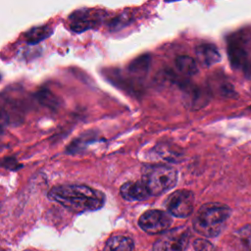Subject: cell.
Masks as SVG:
<instances>
[{
  "instance_id": "obj_1",
  "label": "cell",
  "mask_w": 251,
  "mask_h": 251,
  "mask_svg": "<svg viewBox=\"0 0 251 251\" xmlns=\"http://www.w3.org/2000/svg\"><path fill=\"white\" fill-rule=\"evenodd\" d=\"M48 198L75 213L95 211L105 203V195L83 184H62L51 188Z\"/></svg>"
},
{
  "instance_id": "obj_2",
  "label": "cell",
  "mask_w": 251,
  "mask_h": 251,
  "mask_svg": "<svg viewBox=\"0 0 251 251\" xmlns=\"http://www.w3.org/2000/svg\"><path fill=\"white\" fill-rule=\"evenodd\" d=\"M229 215L228 206L218 202L206 203L196 212L192 225L199 234L214 237L223 231Z\"/></svg>"
},
{
  "instance_id": "obj_3",
  "label": "cell",
  "mask_w": 251,
  "mask_h": 251,
  "mask_svg": "<svg viewBox=\"0 0 251 251\" xmlns=\"http://www.w3.org/2000/svg\"><path fill=\"white\" fill-rule=\"evenodd\" d=\"M176 180L177 172L171 166H147L142 173V181L151 196H157L168 191L176 185Z\"/></svg>"
},
{
  "instance_id": "obj_4",
  "label": "cell",
  "mask_w": 251,
  "mask_h": 251,
  "mask_svg": "<svg viewBox=\"0 0 251 251\" xmlns=\"http://www.w3.org/2000/svg\"><path fill=\"white\" fill-rule=\"evenodd\" d=\"M189 237V230L185 226L167 230L154 242L153 251H184Z\"/></svg>"
},
{
  "instance_id": "obj_5",
  "label": "cell",
  "mask_w": 251,
  "mask_h": 251,
  "mask_svg": "<svg viewBox=\"0 0 251 251\" xmlns=\"http://www.w3.org/2000/svg\"><path fill=\"white\" fill-rule=\"evenodd\" d=\"M166 208L175 217L186 218L192 211L194 206V195L191 191L180 189L169 195L166 202Z\"/></svg>"
},
{
  "instance_id": "obj_6",
  "label": "cell",
  "mask_w": 251,
  "mask_h": 251,
  "mask_svg": "<svg viewBox=\"0 0 251 251\" xmlns=\"http://www.w3.org/2000/svg\"><path fill=\"white\" fill-rule=\"evenodd\" d=\"M139 226L149 234L163 233L172 225L170 215L161 210H149L143 213L138 220Z\"/></svg>"
},
{
  "instance_id": "obj_7",
  "label": "cell",
  "mask_w": 251,
  "mask_h": 251,
  "mask_svg": "<svg viewBox=\"0 0 251 251\" xmlns=\"http://www.w3.org/2000/svg\"><path fill=\"white\" fill-rule=\"evenodd\" d=\"M227 55L232 68L241 71L245 76L251 78V57L239 39L235 37L229 39Z\"/></svg>"
},
{
  "instance_id": "obj_8",
  "label": "cell",
  "mask_w": 251,
  "mask_h": 251,
  "mask_svg": "<svg viewBox=\"0 0 251 251\" xmlns=\"http://www.w3.org/2000/svg\"><path fill=\"white\" fill-rule=\"evenodd\" d=\"M178 85L184 92V101L188 107L192 109H200L205 107L209 102L210 94L208 90L194 85L185 79L180 80Z\"/></svg>"
},
{
  "instance_id": "obj_9",
  "label": "cell",
  "mask_w": 251,
  "mask_h": 251,
  "mask_svg": "<svg viewBox=\"0 0 251 251\" xmlns=\"http://www.w3.org/2000/svg\"><path fill=\"white\" fill-rule=\"evenodd\" d=\"M103 17L100 12L92 10H80L70 17V26L76 32H81L100 25Z\"/></svg>"
},
{
  "instance_id": "obj_10",
  "label": "cell",
  "mask_w": 251,
  "mask_h": 251,
  "mask_svg": "<svg viewBox=\"0 0 251 251\" xmlns=\"http://www.w3.org/2000/svg\"><path fill=\"white\" fill-rule=\"evenodd\" d=\"M120 193L127 201H142L151 196L142 180L124 183L120 188Z\"/></svg>"
},
{
  "instance_id": "obj_11",
  "label": "cell",
  "mask_w": 251,
  "mask_h": 251,
  "mask_svg": "<svg viewBox=\"0 0 251 251\" xmlns=\"http://www.w3.org/2000/svg\"><path fill=\"white\" fill-rule=\"evenodd\" d=\"M210 90L217 96L223 98H234L237 96L232 84L221 75H214L209 79Z\"/></svg>"
},
{
  "instance_id": "obj_12",
  "label": "cell",
  "mask_w": 251,
  "mask_h": 251,
  "mask_svg": "<svg viewBox=\"0 0 251 251\" xmlns=\"http://www.w3.org/2000/svg\"><path fill=\"white\" fill-rule=\"evenodd\" d=\"M195 54L198 62L205 67L215 65L221 60V54L218 48L212 43H202L196 46Z\"/></svg>"
},
{
  "instance_id": "obj_13",
  "label": "cell",
  "mask_w": 251,
  "mask_h": 251,
  "mask_svg": "<svg viewBox=\"0 0 251 251\" xmlns=\"http://www.w3.org/2000/svg\"><path fill=\"white\" fill-rule=\"evenodd\" d=\"M133 241L124 235H113L105 243L103 251H132Z\"/></svg>"
},
{
  "instance_id": "obj_14",
  "label": "cell",
  "mask_w": 251,
  "mask_h": 251,
  "mask_svg": "<svg viewBox=\"0 0 251 251\" xmlns=\"http://www.w3.org/2000/svg\"><path fill=\"white\" fill-rule=\"evenodd\" d=\"M176 67L183 75L186 76H191L198 73V67L195 60L186 55L176 57Z\"/></svg>"
},
{
  "instance_id": "obj_15",
  "label": "cell",
  "mask_w": 251,
  "mask_h": 251,
  "mask_svg": "<svg viewBox=\"0 0 251 251\" xmlns=\"http://www.w3.org/2000/svg\"><path fill=\"white\" fill-rule=\"evenodd\" d=\"M51 34V28L49 26H36L28 30L25 37L27 43L34 44L42 41L43 39L47 38Z\"/></svg>"
},
{
  "instance_id": "obj_16",
  "label": "cell",
  "mask_w": 251,
  "mask_h": 251,
  "mask_svg": "<svg viewBox=\"0 0 251 251\" xmlns=\"http://www.w3.org/2000/svg\"><path fill=\"white\" fill-rule=\"evenodd\" d=\"M239 251H251V225H245L236 232Z\"/></svg>"
},
{
  "instance_id": "obj_17",
  "label": "cell",
  "mask_w": 251,
  "mask_h": 251,
  "mask_svg": "<svg viewBox=\"0 0 251 251\" xmlns=\"http://www.w3.org/2000/svg\"><path fill=\"white\" fill-rule=\"evenodd\" d=\"M149 63H150V57L149 56L139 57L130 64L129 70L131 72H134V73H144L148 70Z\"/></svg>"
},
{
  "instance_id": "obj_18",
  "label": "cell",
  "mask_w": 251,
  "mask_h": 251,
  "mask_svg": "<svg viewBox=\"0 0 251 251\" xmlns=\"http://www.w3.org/2000/svg\"><path fill=\"white\" fill-rule=\"evenodd\" d=\"M193 247L195 251H214L215 250V247L211 242L202 238L196 239L193 242Z\"/></svg>"
},
{
  "instance_id": "obj_19",
  "label": "cell",
  "mask_w": 251,
  "mask_h": 251,
  "mask_svg": "<svg viewBox=\"0 0 251 251\" xmlns=\"http://www.w3.org/2000/svg\"><path fill=\"white\" fill-rule=\"evenodd\" d=\"M52 96H53V94L50 93V92H47V91H40V92H39V98H38V99L41 101V103H43V104H45V105H48L49 107H54V106L58 105V102H57L56 97L50 99V97H52Z\"/></svg>"
},
{
  "instance_id": "obj_20",
  "label": "cell",
  "mask_w": 251,
  "mask_h": 251,
  "mask_svg": "<svg viewBox=\"0 0 251 251\" xmlns=\"http://www.w3.org/2000/svg\"><path fill=\"white\" fill-rule=\"evenodd\" d=\"M166 2H175V1H178V0H165Z\"/></svg>"
},
{
  "instance_id": "obj_21",
  "label": "cell",
  "mask_w": 251,
  "mask_h": 251,
  "mask_svg": "<svg viewBox=\"0 0 251 251\" xmlns=\"http://www.w3.org/2000/svg\"><path fill=\"white\" fill-rule=\"evenodd\" d=\"M0 251H5V250H4L3 248H1V247H0Z\"/></svg>"
},
{
  "instance_id": "obj_22",
  "label": "cell",
  "mask_w": 251,
  "mask_h": 251,
  "mask_svg": "<svg viewBox=\"0 0 251 251\" xmlns=\"http://www.w3.org/2000/svg\"><path fill=\"white\" fill-rule=\"evenodd\" d=\"M25 251H30V250H25Z\"/></svg>"
}]
</instances>
